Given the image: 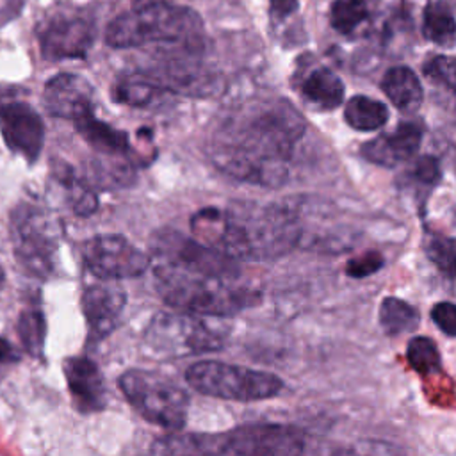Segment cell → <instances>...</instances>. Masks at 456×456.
Here are the masks:
<instances>
[{
    "instance_id": "1",
    "label": "cell",
    "mask_w": 456,
    "mask_h": 456,
    "mask_svg": "<svg viewBox=\"0 0 456 456\" xmlns=\"http://www.w3.org/2000/svg\"><path fill=\"white\" fill-rule=\"evenodd\" d=\"M150 256L157 292L176 310L221 317L258 303L260 294L242 281L239 260L196 237L159 230Z\"/></svg>"
},
{
    "instance_id": "2",
    "label": "cell",
    "mask_w": 456,
    "mask_h": 456,
    "mask_svg": "<svg viewBox=\"0 0 456 456\" xmlns=\"http://www.w3.org/2000/svg\"><path fill=\"white\" fill-rule=\"evenodd\" d=\"M305 121L287 103L240 107L219 118L207 139L210 162L224 175L267 187L287 180Z\"/></svg>"
},
{
    "instance_id": "3",
    "label": "cell",
    "mask_w": 456,
    "mask_h": 456,
    "mask_svg": "<svg viewBox=\"0 0 456 456\" xmlns=\"http://www.w3.org/2000/svg\"><path fill=\"white\" fill-rule=\"evenodd\" d=\"M192 237L237 260L278 258L299 246V228L283 203L232 201L191 217Z\"/></svg>"
},
{
    "instance_id": "4",
    "label": "cell",
    "mask_w": 456,
    "mask_h": 456,
    "mask_svg": "<svg viewBox=\"0 0 456 456\" xmlns=\"http://www.w3.org/2000/svg\"><path fill=\"white\" fill-rule=\"evenodd\" d=\"M105 41L112 48L164 45L169 50H201V18L185 5L150 2L110 21Z\"/></svg>"
},
{
    "instance_id": "5",
    "label": "cell",
    "mask_w": 456,
    "mask_h": 456,
    "mask_svg": "<svg viewBox=\"0 0 456 456\" xmlns=\"http://www.w3.org/2000/svg\"><path fill=\"white\" fill-rule=\"evenodd\" d=\"M212 319V315L183 310L159 312L144 331V344L151 353L164 358L217 351L224 346L228 326Z\"/></svg>"
},
{
    "instance_id": "6",
    "label": "cell",
    "mask_w": 456,
    "mask_h": 456,
    "mask_svg": "<svg viewBox=\"0 0 456 456\" xmlns=\"http://www.w3.org/2000/svg\"><path fill=\"white\" fill-rule=\"evenodd\" d=\"M185 379L203 395L240 403L269 399L283 388V381L273 372L219 360H200L192 363L185 372Z\"/></svg>"
},
{
    "instance_id": "7",
    "label": "cell",
    "mask_w": 456,
    "mask_h": 456,
    "mask_svg": "<svg viewBox=\"0 0 456 456\" xmlns=\"http://www.w3.org/2000/svg\"><path fill=\"white\" fill-rule=\"evenodd\" d=\"M119 388L148 422L167 429L185 426L189 395L169 376L146 369H128L119 376Z\"/></svg>"
},
{
    "instance_id": "8",
    "label": "cell",
    "mask_w": 456,
    "mask_h": 456,
    "mask_svg": "<svg viewBox=\"0 0 456 456\" xmlns=\"http://www.w3.org/2000/svg\"><path fill=\"white\" fill-rule=\"evenodd\" d=\"M9 230L18 264L32 276H52L61 239L57 221L39 205L20 201L11 212Z\"/></svg>"
},
{
    "instance_id": "9",
    "label": "cell",
    "mask_w": 456,
    "mask_h": 456,
    "mask_svg": "<svg viewBox=\"0 0 456 456\" xmlns=\"http://www.w3.org/2000/svg\"><path fill=\"white\" fill-rule=\"evenodd\" d=\"M87 271L98 280H126L141 276L151 265V256L118 233L89 237L80 246Z\"/></svg>"
},
{
    "instance_id": "10",
    "label": "cell",
    "mask_w": 456,
    "mask_h": 456,
    "mask_svg": "<svg viewBox=\"0 0 456 456\" xmlns=\"http://www.w3.org/2000/svg\"><path fill=\"white\" fill-rule=\"evenodd\" d=\"M305 451V435L283 424H249L219 435L217 454L292 456Z\"/></svg>"
},
{
    "instance_id": "11",
    "label": "cell",
    "mask_w": 456,
    "mask_h": 456,
    "mask_svg": "<svg viewBox=\"0 0 456 456\" xmlns=\"http://www.w3.org/2000/svg\"><path fill=\"white\" fill-rule=\"evenodd\" d=\"M94 21L84 14L52 16L39 32V48L45 59H82L94 43Z\"/></svg>"
},
{
    "instance_id": "12",
    "label": "cell",
    "mask_w": 456,
    "mask_h": 456,
    "mask_svg": "<svg viewBox=\"0 0 456 456\" xmlns=\"http://www.w3.org/2000/svg\"><path fill=\"white\" fill-rule=\"evenodd\" d=\"M0 134L5 144L27 162H36L45 144V123L37 110L25 102L0 107Z\"/></svg>"
},
{
    "instance_id": "13",
    "label": "cell",
    "mask_w": 456,
    "mask_h": 456,
    "mask_svg": "<svg viewBox=\"0 0 456 456\" xmlns=\"http://www.w3.org/2000/svg\"><path fill=\"white\" fill-rule=\"evenodd\" d=\"M125 305L126 292L112 280H100L84 289L82 312L91 342H98L116 330Z\"/></svg>"
},
{
    "instance_id": "14",
    "label": "cell",
    "mask_w": 456,
    "mask_h": 456,
    "mask_svg": "<svg viewBox=\"0 0 456 456\" xmlns=\"http://www.w3.org/2000/svg\"><path fill=\"white\" fill-rule=\"evenodd\" d=\"M43 105L52 116L77 123L94 114V91L84 77L59 73L46 82Z\"/></svg>"
},
{
    "instance_id": "15",
    "label": "cell",
    "mask_w": 456,
    "mask_h": 456,
    "mask_svg": "<svg viewBox=\"0 0 456 456\" xmlns=\"http://www.w3.org/2000/svg\"><path fill=\"white\" fill-rule=\"evenodd\" d=\"M73 404L82 413L100 411L107 404V388L98 365L87 356H69L62 363Z\"/></svg>"
},
{
    "instance_id": "16",
    "label": "cell",
    "mask_w": 456,
    "mask_h": 456,
    "mask_svg": "<svg viewBox=\"0 0 456 456\" xmlns=\"http://www.w3.org/2000/svg\"><path fill=\"white\" fill-rule=\"evenodd\" d=\"M422 134L424 130L420 123L404 121L397 125L394 132L381 134L367 141L360 151L365 160L376 166L392 167V166H397L399 162H404L415 157L422 142Z\"/></svg>"
},
{
    "instance_id": "17",
    "label": "cell",
    "mask_w": 456,
    "mask_h": 456,
    "mask_svg": "<svg viewBox=\"0 0 456 456\" xmlns=\"http://www.w3.org/2000/svg\"><path fill=\"white\" fill-rule=\"evenodd\" d=\"M52 183L62 194L64 203L73 210L75 216H89L96 210L98 200L93 185L86 180V176L77 175L68 162L55 160L52 164Z\"/></svg>"
},
{
    "instance_id": "18",
    "label": "cell",
    "mask_w": 456,
    "mask_h": 456,
    "mask_svg": "<svg viewBox=\"0 0 456 456\" xmlns=\"http://www.w3.org/2000/svg\"><path fill=\"white\" fill-rule=\"evenodd\" d=\"M381 89L401 112L413 114L422 103L420 80L406 66L390 68L381 80Z\"/></svg>"
},
{
    "instance_id": "19",
    "label": "cell",
    "mask_w": 456,
    "mask_h": 456,
    "mask_svg": "<svg viewBox=\"0 0 456 456\" xmlns=\"http://www.w3.org/2000/svg\"><path fill=\"white\" fill-rule=\"evenodd\" d=\"M89 162L86 180L98 187H125L134 182L135 169L125 153H98Z\"/></svg>"
},
{
    "instance_id": "20",
    "label": "cell",
    "mask_w": 456,
    "mask_h": 456,
    "mask_svg": "<svg viewBox=\"0 0 456 456\" xmlns=\"http://www.w3.org/2000/svg\"><path fill=\"white\" fill-rule=\"evenodd\" d=\"M301 94L321 110H333L342 105L344 84L328 68L314 69L301 84Z\"/></svg>"
},
{
    "instance_id": "21",
    "label": "cell",
    "mask_w": 456,
    "mask_h": 456,
    "mask_svg": "<svg viewBox=\"0 0 456 456\" xmlns=\"http://www.w3.org/2000/svg\"><path fill=\"white\" fill-rule=\"evenodd\" d=\"M75 125L77 132L96 153H126L130 148L126 132L94 118V114L77 121Z\"/></svg>"
},
{
    "instance_id": "22",
    "label": "cell",
    "mask_w": 456,
    "mask_h": 456,
    "mask_svg": "<svg viewBox=\"0 0 456 456\" xmlns=\"http://www.w3.org/2000/svg\"><path fill=\"white\" fill-rule=\"evenodd\" d=\"M344 119L353 130L372 132L388 121V109L374 98L358 94L347 100L344 107Z\"/></svg>"
},
{
    "instance_id": "23",
    "label": "cell",
    "mask_w": 456,
    "mask_h": 456,
    "mask_svg": "<svg viewBox=\"0 0 456 456\" xmlns=\"http://www.w3.org/2000/svg\"><path fill=\"white\" fill-rule=\"evenodd\" d=\"M166 93L160 89L144 71L121 77L114 86V100L132 107L150 105L159 94Z\"/></svg>"
},
{
    "instance_id": "24",
    "label": "cell",
    "mask_w": 456,
    "mask_h": 456,
    "mask_svg": "<svg viewBox=\"0 0 456 456\" xmlns=\"http://www.w3.org/2000/svg\"><path fill=\"white\" fill-rule=\"evenodd\" d=\"M378 319L387 335H401L411 331L420 322L419 310L399 297H383Z\"/></svg>"
},
{
    "instance_id": "25",
    "label": "cell",
    "mask_w": 456,
    "mask_h": 456,
    "mask_svg": "<svg viewBox=\"0 0 456 456\" xmlns=\"http://www.w3.org/2000/svg\"><path fill=\"white\" fill-rule=\"evenodd\" d=\"M18 337L28 354L34 358H41L45 354L46 321L39 308L30 306L21 310L18 317Z\"/></svg>"
},
{
    "instance_id": "26",
    "label": "cell",
    "mask_w": 456,
    "mask_h": 456,
    "mask_svg": "<svg viewBox=\"0 0 456 456\" xmlns=\"http://www.w3.org/2000/svg\"><path fill=\"white\" fill-rule=\"evenodd\" d=\"M422 32L435 45H449L456 37V20L449 7L440 2L429 4L424 11Z\"/></svg>"
},
{
    "instance_id": "27",
    "label": "cell",
    "mask_w": 456,
    "mask_h": 456,
    "mask_svg": "<svg viewBox=\"0 0 456 456\" xmlns=\"http://www.w3.org/2000/svg\"><path fill=\"white\" fill-rule=\"evenodd\" d=\"M406 358L410 365L420 374H433L442 367L438 347L428 337H413L408 342Z\"/></svg>"
},
{
    "instance_id": "28",
    "label": "cell",
    "mask_w": 456,
    "mask_h": 456,
    "mask_svg": "<svg viewBox=\"0 0 456 456\" xmlns=\"http://www.w3.org/2000/svg\"><path fill=\"white\" fill-rule=\"evenodd\" d=\"M369 14L365 0H335L331 5L330 20L340 34L353 32Z\"/></svg>"
},
{
    "instance_id": "29",
    "label": "cell",
    "mask_w": 456,
    "mask_h": 456,
    "mask_svg": "<svg viewBox=\"0 0 456 456\" xmlns=\"http://www.w3.org/2000/svg\"><path fill=\"white\" fill-rule=\"evenodd\" d=\"M428 258L447 278H456V239L433 237L426 246Z\"/></svg>"
},
{
    "instance_id": "30",
    "label": "cell",
    "mask_w": 456,
    "mask_h": 456,
    "mask_svg": "<svg viewBox=\"0 0 456 456\" xmlns=\"http://www.w3.org/2000/svg\"><path fill=\"white\" fill-rule=\"evenodd\" d=\"M426 77L433 82L444 86L445 89L456 93V57L452 55H435L424 66Z\"/></svg>"
},
{
    "instance_id": "31",
    "label": "cell",
    "mask_w": 456,
    "mask_h": 456,
    "mask_svg": "<svg viewBox=\"0 0 456 456\" xmlns=\"http://www.w3.org/2000/svg\"><path fill=\"white\" fill-rule=\"evenodd\" d=\"M383 264H385V260H383L381 253L367 251L356 258L347 260L346 274L351 278H365V276H370L376 271H379L383 267Z\"/></svg>"
},
{
    "instance_id": "32",
    "label": "cell",
    "mask_w": 456,
    "mask_h": 456,
    "mask_svg": "<svg viewBox=\"0 0 456 456\" xmlns=\"http://www.w3.org/2000/svg\"><path fill=\"white\" fill-rule=\"evenodd\" d=\"M410 175L411 178H415L419 183L422 185H429V187H435L438 182H440V164L435 157L431 155H424L420 159L415 160L413 167L410 169Z\"/></svg>"
},
{
    "instance_id": "33",
    "label": "cell",
    "mask_w": 456,
    "mask_h": 456,
    "mask_svg": "<svg viewBox=\"0 0 456 456\" xmlns=\"http://www.w3.org/2000/svg\"><path fill=\"white\" fill-rule=\"evenodd\" d=\"M431 319L442 333L447 337H456V305L449 301H440L431 308Z\"/></svg>"
},
{
    "instance_id": "34",
    "label": "cell",
    "mask_w": 456,
    "mask_h": 456,
    "mask_svg": "<svg viewBox=\"0 0 456 456\" xmlns=\"http://www.w3.org/2000/svg\"><path fill=\"white\" fill-rule=\"evenodd\" d=\"M18 362H20L18 349L9 340L0 338V378Z\"/></svg>"
},
{
    "instance_id": "35",
    "label": "cell",
    "mask_w": 456,
    "mask_h": 456,
    "mask_svg": "<svg viewBox=\"0 0 456 456\" xmlns=\"http://www.w3.org/2000/svg\"><path fill=\"white\" fill-rule=\"evenodd\" d=\"M271 2V12L274 18L281 20L292 14L297 7V0H269Z\"/></svg>"
},
{
    "instance_id": "36",
    "label": "cell",
    "mask_w": 456,
    "mask_h": 456,
    "mask_svg": "<svg viewBox=\"0 0 456 456\" xmlns=\"http://www.w3.org/2000/svg\"><path fill=\"white\" fill-rule=\"evenodd\" d=\"M4 283H5V271H4V267L0 265V289L4 287Z\"/></svg>"
}]
</instances>
